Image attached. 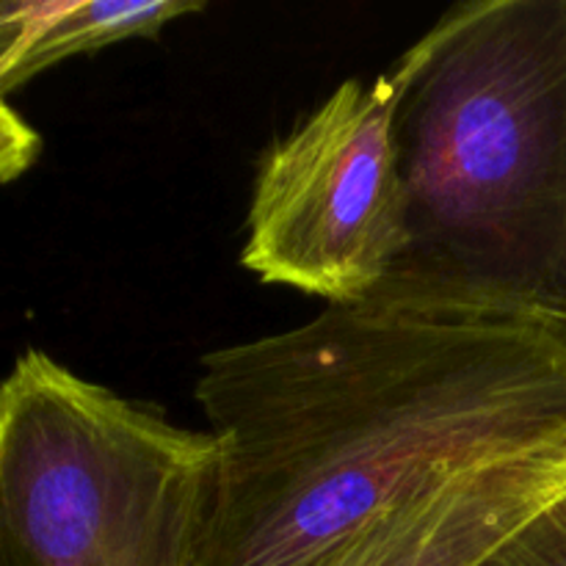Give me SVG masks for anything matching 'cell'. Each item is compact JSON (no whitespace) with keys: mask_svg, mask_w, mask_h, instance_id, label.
Masks as SVG:
<instances>
[{"mask_svg":"<svg viewBox=\"0 0 566 566\" xmlns=\"http://www.w3.org/2000/svg\"><path fill=\"white\" fill-rule=\"evenodd\" d=\"M216 468L197 566H332L390 514L497 464L566 457V335L329 304L210 352Z\"/></svg>","mask_w":566,"mask_h":566,"instance_id":"1","label":"cell"},{"mask_svg":"<svg viewBox=\"0 0 566 566\" xmlns=\"http://www.w3.org/2000/svg\"><path fill=\"white\" fill-rule=\"evenodd\" d=\"M387 75L403 247L368 302L566 335V0L453 6Z\"/></svg>","mask_w":566,"mask_h":566,"instance_id":"2","label":"cell"},{"mask_svg":"<svg viewBox=\"0 0 566 566\" xmlns=\"http://www.w3.org/2000/svg\"><path fill=\"white\" fill-rule=\"evenodd\" d=\"M210 431L22 354L0 381V566H197Z\"/></svg>","mask_w":566,"mask_h":566,"instance_id":"3","label":"cell"},{"mask_svg":"<svg viewBox=\"0 0 566 566\" xmlns=\"http://www.w3.org/2000/svg\"><path fill=\"white\" fill-rule=\"evenodd\" d=\"M403 247L392 81H343L260 158L241 265L329 304L379 293Z\"/></svg>","mask_w":566,"mask_h":566,"instance_id":"4","label":"cell"},{"mask_svg":"<svg viewBox=\"0 0 566 566\" xmlns=\"http://www.w3.org/2000/svg\"><path fill=\"white\" fill-rule=\"evenodd\" d=\"M566 492V457L479 470L390 514L332 566H484Z\"/></svg>","mask_w":566,"mask_h":566,"instance_id":"5","label":"cell"},{"mask_svg":"<svg viewBox=\"0 0 566 566\" xmlns=\"http://www.w3.org/2000/svg\"><path fill=\"white\" fill-rule=\"evenodd\" d=\"M66 0H0V97L48 70L44 50Z\"/></svg>","mask_w":566,"mask_h":566,"instance_id":"6","label":"cell"},{"mask_svg":"<svg viewBox=\"0 0 566 566\" xmlns=\"http://www.w3.org/2000/svg\"><path fill=\"white\" fill-rule=\"evenodd\" d=\"M484 566H566V492L528 520Z\"/></svg>","mask_w":566,"mask_h":566,"instance_id":"7","label":"cell"},{"mask_svg":"<svg viewBox=\"0 0 566 566\" xmlns=\"http://www.w3.org/2000/svg\"><path fill=\"white\" fill-rule=\"evenodd\" d=\"M39 133L0 97V182H11L36 160Z\"/></svg>","mask_w":566,"mask_h":566,"instance_id":"8","label":"cell"}]
</instances>
